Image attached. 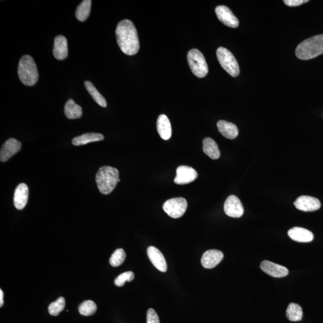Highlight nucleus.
<instances>
[{
    "mask_svg": "<svg viewBox=\"0 0 323 323\" xmlns=\"http://www.w3.org/2000/svg\"><path fill=\"white\" fill-rule=\"evenodd\" d=\"M18 76L21 82L27 86L36 85L38 79V67L30 55L21 57L18 65Z\"/></svg>",
    "mask_w": 323,
    "mask_h": 323,
    "instance_id": "nucleus-4",
    "label": "nucleus"
},
{
    "mask_svg": "<svg viewBox=\"0 0 323 323\" xmlns=\"http://www.w3.org/2000/svg\"><path fill=\"white\" fill-rule=\"evenodd\" d=\"M202 143H203V151L207 156L212 159L219 158L220 152L216 142L212 138L208 137L205 138Z\"/></svg>",
    "mask_w": 323,
    "mask_h": 323,
    "instance_id": "nucleus-22",
    "label": "nucleus"
},
{
    "mask_svg": "<svg viewBox=\"0 0 323 323\" xmlns=\"http://www.w3.org/2000/svg\"><path fill=\"white\" fill-rule=\"evenodd\" d=\"M91 5V0H85L77 7L76 11V17L80 22H84L88 19L90 15Z\"/></svg>",
    "mask_w": 323,
    "mask_h": 323,
    "instance_id": "nucleus-26",
    "label": "nucleus"
},
{
    "mask_svg": "<svg viewBox=\"0 0 323 323\" xmlns=\"http://www.w3.org/2000/svg\"><path fill=\"white\" fill-rule=\"evenodd\" d=\"M288 235L291 240L299 243L311 242L314 239L313 233L311 231L299 227L291 228L288 231Z\"/></svg>",
    "mask_w": 323,
    "mask_h": 323,
    "instance_id": "nucleus-18",
    "label": "nucleus"
},
{
    "mask_svg": "<svg viewBox=\"0 0 323 323\" xmlns=\"http://www.w3.org/2000/svg\"><path fill=\"white\" fill-rule=\"evenodd\" d=\"M218 61L228 74L232 77H237L240 75V67L237 61L229 50L220 47L217 51Z\"/></svg>",
    "mask_w": 323,
    "mask_h": 323,
    "instance_id": "nucleus-6",
    "label": "nucleus"
},
{
    "mask_svg": "<svg viewBox=\"0 0 323 323\" xmlns=\"http://www.w3.org/2000/svg\"><path fill=\"white\" fill-rule=\"evenodd\" d=\"M217 126L218 130L225 138L233 140L238 135V128L232 123L220 120L217 122Z\"/></svg>",
    "mask_w": 323,
    "mask_h": 323,
    "instance_id": "nucleus-20",
    "label": "nucleus"
},
{
    "mask_svg": "<svg viewBox=\"0 0 323 323\" xmlns=\"http://www.w3.org/2000/svg\"><path fill=\"white\" fill-rule=\"evenodd\" d=\"M215 14L218 19L225 25L230 28H237L239 20L230 10L229 7L225 6H219L215 8Z\"/></svg>",
    "mask_w": 323,
    "mask_h": 323,
    "instance_id": "nucleus-10",
    "label": "nucleus"
},
{
    "mask_svg": "<svg viewBox=\"0 0 323 323\" xmlns=\"http://www.w3.org/2000/svg\"><path fill=\"white\" fill-rule=\"evenodd\" d=\"M126 259V253L124 249L118 248L115 249L114 253L112 254L110 259V264L113 267L120 266Z\"/></svg>",
    "mask_w": 323,
    "mask_h": 323,
    "instance_id": "nucleus-29",
    "label": "nucleus"
},
{
    "mask_svg": "<svg viewBox=\"0 0 323 323\" xmlns=\"http://www.w3.org/2000/svg\"><path fill=\"white\" fill-rule=\"evenodd\" d=\"M224 211L228 216L240 218L243 215L244 210L240 199L235 195H230L225 202Z\"/></svg>",
    "mask_w": 323,
    "mask_h": 323,
    "instance_id": "nucleus-9",
    "label": "nucleus"
},
{
    "mask_svg": "<svg viewBox=\"0 0 323 323\" xmlns=\"http://www.w3.org/2000/svg\"><path fill=\"white\" fill-rule=\"evenodd\" d=\"M117 43L126 55H134L140 49L137 31L132 21L125 19L118 23L115 30Z\"/></svg>",
    "mask_w": 323,
    "mask_h": 323,
    "instance_id": "nucleus-1",
    "label": "nucleus"
},
{
    "mask_svg": "<svg viewBox=\"0 0 323 323\" xmlns=\"http://www.w3.org/2000/svg\"><path fill=\"white\" fill-rule=\"evenodd\" d=\"M224 254L217 249H209L205 252L201 259V264L205 268H214L222 262Z\"/></svg>",
    "mask_w": 323,
    "mask_h": 323,
    "instance_id": "nucleus-13",
    "label": "nucleus"
},
{
    "mask_svg": "<svg viewBox=\"0 0 323 323\" xmlns=\"http://www.w3.org/2000/svg\"><path fill=\"white\" fill-rule=\"evenodd\" d=\"M286 316L291 322H299L303 319V311L299 304L291 303L286 310Z\"/></svg>",
    "mask_w": 323,
    "mask_h": 323,
    "instance_id": "nucleus-24",
    "label": "nucleus"
},
{
    "mask_svg": "<svg viewBox=\"0 0 323 323\" xmlns=\"http://www.w3.org/2000/svg\"><path fill=\"white\" fill-rule=\"evenodd\" d=\"M188 61L191 72L196 77L203 78L208 74L209 67L204 55L199 50H190L188 54Z\"/></svg>",
    "mask_w": 323,
    "mask_h": 323,
    "instance_id": "nucleus-5",
    "label": "nucleus"
},
{
    "mask_svg": "<svg viewBox=\"0 0 323 323\" xmlns=\"http://www.w3.org/2000/svg\"><path fill=\"white\" fill-rule=\"evenodd\" d=\"M96 310V304L94 301L91 300L84 301L78 306V311L84 316H93L95 313Z\"/></svg>",
    "mask_w": 323,
    "mask_h": 323,
    "instance_id": "nucleus-27",
    "label": "nucleus"
},
{
    "mask_svg": "<svg viewBox=\"0 0 323 323\" xmlns=\"http://www.w3.org/2000/svg\"><path fill=\"white\" fill-rule=\"evenodd\" d=\"M29 189L25 183H21L16 189L14 202L16 209L22 210L25 208L28 200Z\"/></svg>",
    "mask_w": 323,
    "mask_h": 323,
    "instance_id": "nucleus-16",
    "label": "nucleus"
},
{
    "mask_svg": "<svg viewBox=\"0 0 323 323\" xmlns=\"http://www.w3.org/2000/svg\"><path fill=\"white\" fill-rule=\"evenodd\" d=\"M119 172L115 168L104 166L96 175V182L99 191L103 195L111 193L119 182Z\"/></svg>",
    "mask_w": 323,
    "mask_h": 323,
    "instance_id": "nucleus-2",
    "label": "nucleus"
},
{
    "mask_svg": "<svg viewBox=\"0 0 323 323\" xmlns=\"http://www.w3.org/2000/svg\"><path fill=\"white\" fill-rule=\"evenodd\" d=\"M323 54V34L312 37L299 44L296 49L299 59L309 60Z\"/></svg>",
    "mask_w": 323,
    "mask_h": 323,
    "instance_id": "nucleus-3",
    "label": "nucleus"
},
{
    "mask_svg": "<svg viewBox=\"0 0 323 323\" xmlns=\"http://www.w3.org/2000/svg\"><path fill=\"white\" fill-rule=\"evenodd\" d=\"M261 269L266 274L275 278L285 277L288 274L287 267L267 261L261 263Z\"/></svg>",
    "mask_w": 323,
    "mask_h": 323,
    "instance_id": "nucleus-14",
    "label": "nucleus"
},
{
    "mask_svg": "<svg viewBox=\"0 0 323 323\" xmlns=\"http://www.w3.org/2000/svg\"><path fill=\"white\" fill-rule=\"evenodd\" d=\"M22 147L20 142L17 139L10 138L5 142L0 151V160L2 162L8 161L19 152Z\"/></svg>",
    "mask_w": 323,
    "mask_h": 323,
    "instance_id": "nucleus-11",
    "label": "nucleus"
},
{
    "mask_svg": "<svg viewBox=\"0 0 323 323\" xmlns=\"http://www.w3.org/2000/svg\"><path fill=\"white\" fill-rule=\"evenodd\" d=\"M4 293L3 291L1 289L0 290V307H2L4 304Z\"/></svg>",
    "mask_w": 323,
    "mask_h": 323,
    "instance_id": "nucleus-33",
    "label": "nucleus"
},
{
    "mask_svg": "<svg viewBox=\"0 0 323 323\" xmlns=\"http://www.w3.org/2000/svg\"><path fill=\"white\" fill-rule=\"evenodd\" d=\"M157 132L161 137L164 140H168L171 137V125L169 117L166 115H160L157 120Z\"/></svg>",
    "mask_w": 323,
    "mask_h": 323,
    "instance_id": "nucleus-19",
    "label": "nucleus"
},
{
    "mask_svg": "<svg viewBox=\"0 0 323 323\" xmlns=\"http://www.w3.org/2000/svg\"><path fill=\"white\" fill-rule=\"evenodd\" d=\"M85 86L86 90L88 91L89 94L91 95L97 104L102 107H107V104L106 99L99 93L93 83L91 82L90 81H86Z\"/></svg>",
    "mask_w": 323,
    "mask_h": 323,
    "instance_id": "nucleus-25",
    "label": "nucleus"
},
{
    "mask_svg": "<svg viewBox=\"0 0 323 323\" xmlns=\"http://www.w3.org/2000/svg\"><path fill=\"white\" fill-rule=\"evenodd\" d=\"M147 323H160L158 315L153 309L151 308L148 310L147 313Z\"/></svg>",
    "mask_w": 323,
    "mask_h": 323,
    "instance_id": "nucleus-31",
    "label": "nucleus"
},
{
    "mask_svg": "<svg viewBox=\"0 0 323 323\" xmlns=\"http://www.w3.org/2000/svg\"><path fill=\"white\" fill-rule=\"evenodd\" d=\"M135 275L132 271H128L123 273L115 278L114 285L117 287H122L125 285L126 282H131L134 279Z\"/></svg>",
    "mask_w": 323,
    "mask_h": 323,
    "instance_id": "nucleus-30",
    "label": "nucleus"
},
{
    "mask_svg": "<svg viewBox=\"0 0 323 323\" xmlns=\"http://www.w3.org/2000/svg\"><path fill=\"white\" fill-rule=\"evenodd\" d=\"M309 1L308 0H285L284 2L289 7H296L301 6V4L306 3Z\"/></svg>",
    "mask_w": 323,
    "mask_h": 323,
    "instance_id": "nucleus-32",
    "label": "nucleus"
},
{
    "mask_svg": "<svg viewBox=\"0 0 323 323\" xmlns=\"http://www.w3.org/2000/svg\"><path fill=\"white\" fill-rule=\"evenodd\" d=\"M198 177V173L193 168L185 166H180L176 171V176L174 178V183L177 185H183L193 182Z\"/></svg>",
    "mask_w": 323,
    "mask_h": 323,
    "instance_id": "nucleus-8",
    "label": "nucleus"
},
{
    "mask_svg": "<svg viewBox=\"0 0 323 323\" xmlns=\"http://www.w3.org/2000/svg\"><path fill=\"white\" fill-rule=\"evenodd\" d=\"M188 208V202L185 198H175L169 199L163 206L164 211L173 219L182 217Z\"/></svg>",
    "mask_w": 323,
    "mask_h": 323,
    "instance_id": "nucleus-7",
    "label": "nucleus"
},
{
    "mask_svg": "<svg viewBox=\"0 0 323 323\" xmlns=\"http://www.w3.org/2000/svg\"><path fill=\"white\" fill-rule=\"evenodd\" d=\"M65 306V299L63 297H60L57 301L50 304L48 308L49 314L52 316H58L60 312L64 309Z\"/></svg>",
    "mask_w": 323,
    "mask_h": 323,
    "instance_id": "nucleus-28",
    "label": "nucleus"
},
{
    "mask_svg": "<svg viewBox=\"0 0 323 323\" xmlns=\"http://www.w3.org/2000/svg\"><path fill=\"white\" fill-rule=\"evenodd\" d=\"M64 112L65 115L69 119H78L83 114L81 107L76 104L72 99H69L65 104Z\"/></svg>",
    "mask_w": 323,
    "mask_h": 323,
    "instance_id": "nucleus-23",
    "label": "nucleus"
},
{
    "mask_svg": "<svg viewBox=\"0 0 323 323\" xmlns=\"http://www.w3.org/2000/svg\"><path fill=\"white\" fill-rule=\"evenodd\" d=\"M53 53L54 57L57 60L67 58L68 54V42L64 36H57L55 38Z\"/></svg>",
    "mask_w": 323,
    "mask_h": 323,
    "instance_id": "nucleus-17",
    "label": "nucleus"
},
{
    "mask_svg": "<svg viewBox=\"0 0 323 323\" xmlns=\"http://www.w3.org/2000/svg\"><path fill=\"white\" fill-rule=\"evenodd\" d=\"M294 205L297 209L303 211H314L321 207L319 199L309 196H301L296 199Z\"/></svg>",
    "mask_w": 323,
    "mask_h": 323,
    "instance_id": "nucleus-12",
    "label": "nucleus"
},
{
    "mask_svg": "<svg viewBox=\"0 0 323 323\" xmlns=\"http://www.w3.org/2000/svg\"><path fill=\"white\" fill-rule=\"evenodd\" d=\"M148 255L150 261L156 269L162 272H167V264L164 256L159 249L153 246L149 247L148 248Z\"/></svg>",
    "mask_w": 323,
    "mask_h": 323,
    "instance_id": "nucleus-15",
    "label": "nucleus"
},
{
    "mask_svg": "<svg viewBox=\"0 0 323 323\" xmlns=\"http://www.w3.org/2000/svg\"><path fill=\"white\" fill-rule=\"evenodd\" d=\"M104 136L99 133H86L80 136H76L73 139L72 143L76 146L85 145L93 142L103 140Z\"/></svg>",
    "mask_w": 323,
    "mask_h": 323,
    "instance_id": "nucleus-21",
    "label": "nucleus"
}]
</instances>
